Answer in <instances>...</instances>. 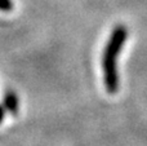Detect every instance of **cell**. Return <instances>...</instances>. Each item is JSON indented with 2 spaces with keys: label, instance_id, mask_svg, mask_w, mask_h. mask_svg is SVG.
Wrapping results in <instances>:
<instances>
[{
  "label": "cell",
  "instance_id": "1",
  "mask_svg": "<svg viewBox=\"0 0 147 146\" xmlns=\"http://www.w3.org/2000/svg\"><path fill=\"white\" fill-rule=\"evenodd\" d=\"M128 39V28L124 25H117L114 27L109 36L102 56V70H103V82L107 92L110 95L116 93L119 88V75H117V57L124 48Z\"/></svg>",
  "mask_w": 147,
  "mask_h": 146
},
{
  "label": "cell",
  "instance_id": "2",
  "mask_svg": "<svg viewBox=\"0 0 147 146\" xmlns=\"http://www.w3.org/2000/svg\"><path fill=\"white\" fill-rule=\"evenodd\" d=\"M3 106L12 115H16L20 110V98L13 91H7L3 98Z\"/></svg>",
  "mask_w": 147,
  "mask_h": 146
},
{
  "label": "cell",
  "instance_id": "3",
  "mask_svg": "<svg viewBox=\"0 0 147 146\" xmlns=\"http://www.w3.org/2000/svg\"><path fill=\"white\" fill-rule=\"evenodd\" d=\"M13 9L12 0H0V12H10Z\"/></svg>",
  "mask_w": 147,
  "mask_h": 146
},
{
  "label": "cell",
  "instance_id": "4",
  "mask_svg": "<svg viewBox=\"0 0 147 146\" xmlns=\"http://www.w3.org/2000/svg\"><path fill=\"white\" fill-rule=\"evenodd\" d=\"M4 116H5V109H4V106H1L0 105V123L3 122V119H4Z\"/></svg>",
  "mask_w": 147,
  "mask_h": 146
}]
</instances>
